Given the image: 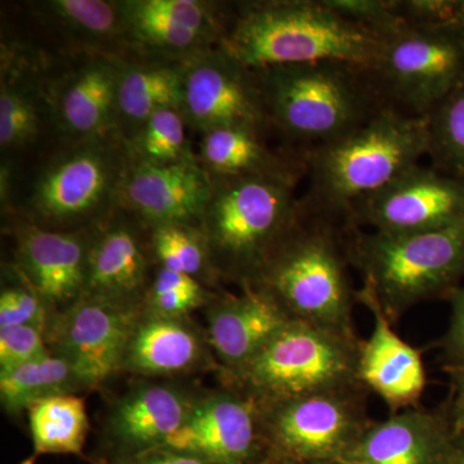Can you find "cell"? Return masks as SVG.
Returning a JSON list of instances; mask_svg holds the SVG:
<instances>
[{
  "label": "cell",
  "instance_id": "obj_1",
  "mask_svg": "<svg viewBox=\"0 0 464 464\" xmlns=\"http://www.w3.org/2000/svg\"><path fill=\"white\" fill-rule=\"evenodd\" d=\"M301 204L297 221L249 286L268 293L292 319L357 337L348 246L353 227Z\"/></svg>",
  "mask_w": 464,
  "mask_h": 464
},
{
  "label": "cell",
  "instance_id": "obj_2",
  "mask_svg": "<svg viewBox=\"0 0 464 464\" xmlns=\"http://www.w3.org/2000/svg\"><path fill=\"white\" fill-rule=\"evenodd\" d=\"M222 48L252 69L317 61L369 67L381 39L323 0H256L228 5Z\"/></svg>",
  "mask_w": 464,
  "mask_h": 464
},
{
  "label": "cell",
  "instance_id": "obj_3",
  "mask_svg": "<svg viewBox=\"0 0 464 464\" xmlns=\"http://www.w3.org/2000/svg\"><path fill=\"white\" fill-rule=\"evenodd\" d=\"M271 128L306 152L347 136L384 108L365 67L342 61L256 70Z\"/></svg>",
  "mask_w": 464,
  "mask_h": 464
},
{
  "label": "cell",
  "instance_id": "obj_4",
  "mask_svg": "<svg viewBox=\"0 0 464 464\" xmlns=\"http://www.w3.org/2000/svg\"><path fill=\"white\" fill-rule=\"evenodd\" d=\"M429 150V118L383 109L353 132L304 154L308 188L302 203L348 222L357 201L420 164Z\"/></svg>",
  "mask_w": 464,
  "mask_h": 464
},
{
  "label": "cell",
  "instance_id": "obj_5",
  "mask_svg": "<svg viewBox=\"0 0 464 464\" xmlns=\"http://www.w3.org/2000/svg\"><path fill=\"white\" fill-rule=\"evenodd\" d=\"M200 221L218 277L249 286L301 213L299 182L276 177H212Z\"/></svg>",
  "mask_w": 464,
  "mask_h": 464
},
{
  "label": "cell",
  "instance_id": "obj_6",
  "mask_svg": "<svg viewBox=\"0 0 464 464\" xmlns=\"http://www.w3.org/2000/svg\"><path fill=\"white\" fill-rule=\"evenodd\" d=\"M348 246L362 276L360 292L374 298L392 324L418 304L447 299L463 285L464 221L398 235L353 228Z\"/></svg>",
  "mask_w": 464,
  "mask_h": 464
},
{
  "label": "cell",
  "instance_id": "obj_7",
  "mask_svg": "<svg viewBox=\"0 0 464 464\" xmlns=\"http://www.w3.org/2000/svg\"><path fill=\"white\" fill-rule=\"evenodd\" d=\"M130 164L127 143L116 130L63 143L30 177L18 207L27 224L54 231L88 230L121 207Z\"/></svg>",
  "mask_w": 464,
  "mask_h": 464
},
{
  "label": "cell",
  "instance_id": "obj_8",
  "mask_svg": "<svg viewBox=\"0 0 464 464\" xmlns=\"http://www.w3.org/2000/svg\"><path fill=\"white\" fill-rule=\"evenodd\" d=\"M362 340L292 319L228 387L259 405L362 384L357 374Z\"/></svg>",
  "mask_w": 464,
  "mask_h": 464
},
{
  "label": "cell",
  "instance_id": "obj_9",
  "mask_svg": "<svg viewBox=\"0 0 464 464\" xmlns=\"http://www.w3.org/2000/svg\"><path fill=\"white\" fill-rule=\"evenodd\" d=\"M366 72L384 108L429 118L464 82L462 30L406 23L381 39Z\"/></svg>",
  "mask_w": 464,
  "mask_h": 464
},
{
  "label": "cell",
  "instance_id": "obj_10",
  "mask_svg": "<svg viewBox=\"0 0 464 464\" xmlns=\"http://www.w3.org/2000/svg\"><path fill=\"white\" fill-rule=\"evenodd\" d=\"M362 384L261 405L267 462H347L373 420Z\"/></svg>",
  "mask_w": 464,
  "mask_h": 464
},
{
  "label": "cell",
  "instance_id": "obj_11",
  "mask_svg": "<svg viewBox=\"0 0 464 464\" xmlns=\"http://www.w3.org/2000/svg\"><path fill=\"white\" fill-rule=\"evenodd\" d=\"M181 112L201 134L226 127L273 130L257 72L221 45L185 61Z\"/></svg>",
  "mask_w": 464,
  "mask_h": 464
},
{
  "label": "cell",
  "instance_id": "obj_12",
  "mask_svg": "<svg viewBox=\"0 0 464 464\" xmlns=\"http://www.w3.org/2000/svg\"><path fill=\"white\" fill-rule=\"evenodd\" d=\"M464 221V182L418 164L351 208V227L382 234L438 230Z\"/></svg>",
  "mask_w": 464,
  "mask_h": 464
},
{
  "label": "cell",
  "instance_id": "obj_13",
  "mask_svg": "<svg viewBox=\"0 0 464 464\" xmlns=\"http://www.w3.org/2000/svg\"><path fill=\"white\" fill-rule=\"evenodd\" d=\"M161 448L212 464H266L261 405L234 387L208 393Z\"/></svg>",
  "mask_w": 464,
  "mask_h": 464
},
{
  "label": "cell",
  "instance_id": "obj_14",
  "mask_svg": "<svg viewBox=\"0 0 464 464\" xmlns=\"http://www.w3.org/2000/svg\"><path fill=\"white\" fill-rule=\"evenodd\" d=\"M139 306L82 297L51 325L53 353L67 360L84 389H94L121 371Z\"/></svg>",
  "mask_w": 464,
  "mask_h": 464
},
{
  "label": "cell",
  "instance_id": "obj_15",
  "mask_svg": "<svg viewBox=\"0 0 464 464\" xmlns=\"http://www.w3.org/2000/svg\"><path fill=\"white\" fill-rule=\"evenodd\" d=\"M137 54L188 60L219 45L228 5L201 0H119Z\"/></svg>",
  "mask_w": 464,
  "mask_h": 464
},
{
  "label": "cell",
  "instance_id": "obj_16",
  "mask_svg": "<svg viewBox=\"0 0 464 464\" xmlns=\"http://www.w3.org/2000/svg\"><path fill=\"white\" fill-rule=\"evenodd\" d=\"M123 58L85 53L82 61L45 83L52 127L63 143L114 132Z\"/></svg>",
  "mask_w": 464,
  "mask_h": 464
},
{
  "label": "cell",
  "instance_id": "obj_17",
  "mask_svg": "<svg viewBox=\"0 0 464 464\" xmlns=\"http://www.w3.org/2000/svg\"><path fill=\"white\" fill-rule=\"evenodd\" d=\"M143 228L148 226L121 207L91 228L83 297L137 306L149 289Z\"/></svg>",
  "mask_w": 464,
  "mask_h": 464
},
{
  "label": "cell",
  "instance_id": "obj_18",
  "mask_svg": "<svg viewBox=\"0 0 464 464\" xmlns=\"http://www.w3.org/2000/svg\"><path fill=\"white\" fill-rule=\"evenodd\" d=\"M212 179L199 161L151 166L130 159L121 207L149 228L168 225L200 227Z\"/></svg>",
  "mask_w": 464,
  "mask_h": 464
},
{
  "label": "cell",
  "instance_id": "obj_19",
  "mask_svg": "<svg viewBox=\"0 0 464 464\" xmlns=\"http://www.w3.org/2000/svg\"><path fill=\"white\" fill-rule=\"evenodd\" d=\"M91 228L54 231L24 222L17 230L18 273L47 307L66 310L84 295Z\"/></svg>",
  "mask_w": 464,
  "mask_h": 464
},
{
  "label": "cell",
  "instance_id": "obj_20",
  "mask_svg": "<svg viewBox=\"0 0 464 464\" xmlns=\"http://www.w3.org/2000/svg\"><path fill=\"white\" fill-rule=\"evenodd\" d=\"M207 306V342L227 378L243 371L292 320L276 299L253 286L217 295Z\"/></svg>",
  "mask_w": 464,
  "mask_h": 464
},
{
  "label": "cell",
  "instance_id": "obj_21",
  "mask_svg": "<svg viewBox=\"0 0 464 464\" xmlns=\"http://www.w3.org/2000/svg\"><path fill=\"white\" fill-rule=\"evenodd\" d=\"M357 304L368 308L374 320L371 337L360 343V382L380 396L392 414L418 408L427 384L422 353L393 331L374 298L357 289Z\"/></svg>",
  "mask_w": 464,
  "mask_h": 464
},
{
  "label": "cell",
  "instance_id": "obj_22",
  "mask_svg": "<svg viewBox=\"0 0 464 464\" xmlns=\"http://www.w3.org/2000/svg\"><path fill=\"white\" fill-rule=\"evenodd\" d=\"M454 432L448 402L373 420L348 464H449Z\"/></svg>",
  "mask_w": 464,
  "mask_h": 464
},
{
  "label": "cell",
  "instance_id": "obj_23",
  "mask_svg": "<svg viewBox=\"0 0 464 464\" xmlns=\"http://www.w3.org/2000/svg\"><path fill=\"white\" fill-rule=\"evenodd\" d=\"M197 398L168 383H142L116 402L106 424L110 457H130L166 444Z\"/></svg>",
  "mask_w": 464,
  "mask_h": 464
},
{
  "label": "cell",
  "instance_id": "obj_24",
  "mask_svg": "<svg viewBox=\"0 0 464 464\" xmlns=\"http://www.w3.org/2000/svg\"><path fill=\"white\" fill-rule=\"evenodd\" d=\"M266 134L252 127H226L203 134L198 155L212 177L264 176L301 182L306 157L289 148L273 149Z\"/></svg>",
  "mask_w": 464,
  "mask_h": 464
},
{
  "label": "cell",
  "instance_id": "obj_25",
  "mask_svg": "<svg viewBox=\"0 0 464 464\" xmlns=\"http://www.w3.org/2000/svg\"><path fill=\"white\" fill-rule=\"evenodd\" d=\"M185 61L145 54L121 60L115 130L125 143L130 142L159 110H181Z\"/></svg>",
  "mask_w": 464,
  "mask_h": 464
},
{
  "label": "cell",
  "instance_id": "obj_26",
  "mask_svg": "<svg viewBox=\"0 0 464 464\" xmlns=\"http://www.w3.org/2000/svg\"><path fill=\"white\" fill-rule=\"evenodd\" d=\"M207 347L185 317L140 315L125 351L121 371L167 377L188 373L207 362Z\"/></svg>",
  "mask_w": 464,
  "mask_h": 464
},
{
  "label": "cell",
  "instance_id": "obj_27",
  "mask_svg": "<svg viewBox=\"0 0 464 464\" xmlns=\"http://www.w3.org/2000/svg\"><path fill=\"white\" fill-rule=\"evenodd\" d=\"M34 7L45 24L84 48V53L123 57L119 51L132 50L119 0H48Z\"/></svg>",
  "mask_w": 464,
  "mask_h": 464
},
{
  "label": "cell",
  "instance_id": "obj_28",
  "mask_svg": "<svg viewBox=\"0 0 464 464\" xmlns=\"http://www.w3.org/2000/svg\"><path fill=\"white\" fill-rule=\"evenodd\" d=\"M3 69L0 84V149L3 164L34 148L51 123L47 90L35 72Z\"/></svg>",
  "mask_w": 464,
  "mask_h": 464
},
{
  "label": "cell",
  "instance_id": "obj_29",
  "mask_svg": "<svg viewBox=\"0 0 464 464\" xmlns=\"http://www.w3.org/2000/svg\"><path fill=\"white\" fill-rule=\"evenodd\" d=\"M84 389L67 360L50 351L7 372H0V401L5 411L18 414L54 396Z\"/></svg>",
  "mask_w": 464,
  "mask_h": 464
},
{
  "label": "cell",
  "instance_id": "obj_30",
  "mask_svg": "<svg viewBox=\"0 0 464 464\" xmlns=\"http://www.w3.org/2000/svg\"><path fill=\"white\" fill-rule=\"evenodd\" d=\"M27 411L34 451L24 464H33L47 454H82L90 430L83 400L74 393L54 396Z\"/></svg>",
  "mask_w": 464,
  "mask_h": 464
},
{
  "label": "cell",
  "instance_id": "obj_31",
  "mask_svg": "<svg viewBox=\"0 0 464 464\" xmlns=\"http://www.w3.org/2000/svg\"><path fill=\"white\" fill-rule=\"evenodd\" d=\"M188 128L181 110H159L127 143L130 159L136 163L151 166L199 161L188 141Z\"/></svg>",
  "mask_w": 464,
  "mask_h": 464
},
{
  "label": "cell",
  "instance_id": "obj_32",
  "mask_svg": "<svg viewBox=\"0 0 464 464\" xmlns=\"http://www.w3.org/2000/svg\"><path fill=\"white\" fill-rule=\"evenodd\" d=\"M150 246L160 267L188 275L200 283H213L218 277L210 261L206 237L198 226L150 228Z\"/></svg>",
  "mask_w": 464,
  "mask_h": 464
},
{
  "label": "cell",
  "instance_id": "obj_33",
  "mask_svg": "<svg viewBox=\"0 0 464 464\" xmlns=\"http://www.w3.org/2000/svg\"><path fill=\"white\" fill-rule=\"evenodd\" d=\"M431 167L464 182V82L429 116Z\"/></svg>",
  "mask_w": 464,
  "mask_h": 464
},
{
  "label": "cell",
  "instance_id": "obj_34",
  "mask_svg": "<svg viewBox=\"0 0 464 464\" xmlns=\"http://www.w3.org/2000/svg\"><path fill=\"white\" fill-rule=\"evenodd\" d=\"M212 298L199 280L159 266L146 293V311L155 315L185 317Z\"/></svg>",
  "mask_w": 464,
  "mask_h": 464
},
{
  "label": "cell",
  "instance_id": "obj_35",
  "mask_svg": "<svg viewBox=\"0 0 464 464\" xmlns=\"http://www.w3.org/2000/svg\"><path fill=\"white\" fill-rule=\"evenodd\" d=\"M338 16L382 39L395 33L406 21L400 0H323Z\"/></svg>",
  "mask_w": 464,
  "mask_h": 464
},
{
  "label": "cell",
  "instance_id": "obj_36",
  "mask_svg": "<svg viewBox=\"0 0 464 464\" xmlns=\"http://www.w3.org/2000/svg\"><path fill=\"white\" fill-rule=\"evenodd\" d=\"M47 324V304L23 280L21 285H8L0 293V329L8 326H39Z\"/></svg>",
  "mask_w": 464,
  "mask_h": 464
},
{
  "label": "cell",
  "instance_id": "obj_37",
  "mask_svg": "<svg viewBox=\"0 0 464 464\" xmlns=\"http://www.w3.org/2000/svg\"><path fill=\"white\" fill-rule=\"evenodd\" d=\"M50 348L44 341V329L39 326H8L0 329V372H7L39 357Z\"/></svg>",
  "mask_w": 464,
  "mask_h": 464
},
{
  "label": "cell",
  "instance_id": "obj_38",
  "mask_svg": "<svg viewBox=\"0 0 464 464\" xmlns=\"http://www.w3.org/2000/svg\"><path fill=\"white\" fill-rule=\"evenodd\" d=\"M400 11L411 25L460 30L458 21L459 0H400Z\"/></svg>",
  "mask_w": 464,
  "mask_h": 464
},
{
  "label": "cell",
  "instance_id": "obj_39",
  "mask_svg": "<svg viewBox=\"0 0 464 464\" xmlns=\"http://www.w3.org/2000/svg\"><path fill=\"white\" fill-rule=\"evenodd\" d=\"M450 323L439 342L444 366L464 364V284L448 295Z\"/></svg>",
  "mask_w": 464,
  "mask_h": 464
},
{
  "label": "cell",
  "instance_id": "obj_40",
  "mask_svg": "<svg viewBox=\"0 0 464 464\" xmlns=\"http://www.w3.org/2000/svg\"><path fill=\"white\" fill-rule=\"evenodd\" d=\"M96 464H212L199 458L159 448L130 457H115L100 460Z\"/></svg>",
  "mask_w": 464,
  "mask_h": 464
},
{
  "label": "cell",
  "instance_id": "obj_41",
  "mask_svg": "<svg viewBox=\"0 0 464 464\" xmlns=\"http://www.w3.org/2000/svg\"><path fill=\"white\" fill-rule=\"evenodd\" d=\"M450 378L451 395L447 400L454 436L464 433V364L444 366Z\"/></svg>",
  "mask_w": 464,
  "mask_h": 464
},
{
  "label": "cell",
  "instance_id": "obj_42",
  "mask_svg": "<svg viewBox=\"0 0 464 464\" xmlns=\"http://www.w3.org/2000/svg\"><path fill=\"white\" fill-rule=\"evenodd\" d=\"M449 464H464V433L454 436Z\"/></svg>",
  "mask_w": 464,
  "mask_h": 464
},
{
  "label": "cell",
  "instance_id": "obj_43",
  "mask_svg": "<svg viewBox=\"0 0 464 464\" xmlns=\"http://www.w3.org/2000/svg\"><path fill=\"white\" fill-rule=\"evenodd\" d=\"M271 464H348L346 462H340V460H322V459H311V460H289V462H279Z\"/></svg>",
  "mask_w": 464,
  "mask_h": 464
},
{
  "label": "cell",
  "instance_id": "obj_44",
  "mask_svg": "<svg viewBox=\"0 0 464 464\" xmlns=\"http://www.w3.org/2000/svg\"><path fill=\"white\" fill-rule=\"evenodd\" d=\"M460 30L464 29V0H459V14H458Z\"/></svg>",
  "mask_w": 464,
  "mask_h": 464
},
{
  "label": "cell",
  "instance_id": "obj_45",
  "mask_svg": "<svg viewBox=\"0 0 464 464\" xmlns=\"http://www.w3.org/2000/svg\"><path fill=\"white\" fill-rule=\"evenodd\" d=\"M463 43H464V29L462 30Z\"/></svg>",
  "mask_w": 464,
  "mask_h": 464
}]
</instances>
